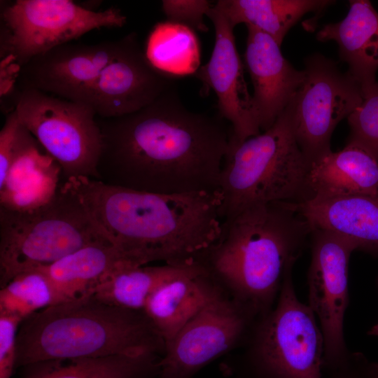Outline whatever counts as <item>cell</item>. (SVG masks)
<instances>
[{"label": "cell", "instance_id": "obj_4", "mask_svg": "<svg viewBox=\"0 0 378 378\" xmlns=\"http://www.w3.org/2000/svg\"><path fill=\"white\" fill-rule=\"evenodd\" d=\"M312 228L287 202L246 208L223 221L202 264L252 318L271 309Z\"/></svg>", "mask_w": 378, "mask_h": 378}, {"label": "cell", "instance_id": "obj_21", "mask_svg": "<svg viewBox=\"0 0 378 378\" xmlns=\"http://www.w3.org/2000/svg\"><path fill=\"white\" fill-rule=\"evenodd\" d=\"M122 264L127 263L110 243L99 241L36 269L49 279L56 304L94 295L108 274Z\"/></svg>", "mask_w": 378, "mask_h": 378}, {"label": "cell", "instance_id": "obj_13", "mask_svg": "<svg viewBox=\"0 0 378 378\" xmlns=\"http://www.w3.org/2000/svg\"><path fill=\"white\" fill-rule=\"evenodd\" d=\"M310 236L309 306L318 318L323 335V363H329L349 352L343 326L349 302V262L356 249L349 241L328 231L312 229Z\"/></svg>", "mask_w": 378, "mask_h": 378}, {"label": "cell", "instance_id": "obj_2", "mask_svg": "<svg viewBox=\"0 0 378 378\" xmlns=\"http://www.w3.org/2000/svg\"><path fill=\"white\" fill-rule=\"evenodd\" d=\"M64 183L102 235L132 266L201 263L222 234L220 190L167 195L85 176Z\"/></svg>", "mask_w": 378, "mask_h": 378}, {"label": "cell", "instance_id": "obj_16", "mask_svg": "<svg viewBox=\"0 0 378 378\" xmlns=\"http://www.w3.org/2000/svg\"><path fill=\"white\" fill-rule=\"evenodd\" d=\"M312 229L330 232L355 249L378 253V194L287 202Z\"/></svg>", "mask_w": 378, "mask_h": 378}, {"label": "cell", "instance_id": "obj_8", "mask_svg": "<svg viewBox=\"0 0 378 378\" xmlns=\"http://www.w3.org/2000/svg\"><path fill=\"white\" fill-rule=\"evenodd\" d=\"M286 275L276 306L255 328L245 363L250 378H323L324 344L316 316Z\"/></svg>", "mask_w": 378, "mask_h": 378}, {"label": "cell", "instance_id": "obj_11", "mask_svg": "<svg viewBox=\"0 0 378 378\" xmlns=\"http://www.w3.org/2000/svg\"><path fill=\"white\" fill-rule=\"evenodd\" d=\"M305 76L289 104L294 134L311 164L331 151L337 124L361 104L360 84L347 71L320 54L306 59Z\"/></svg>", "mask_w": 378, "mask_h": 378}, {"label": "cell", "instance_id": "obj_10", "mask_svg": "<svg viewBox=\"0 0 378 378\" xmlns=\"http://www.w3.org/2000/svg\"><path fill=\"white\" fill-rule=\"evenodd\" d=\"M1 16V57L12 55L21 66L93 29L126 22L120 9L96 11L70 0H16Z\"/></svg>", "mask_w": 378, "mask_h": 378}, {"label": "cell", "instance_id": "obj_19", "mask_svg": "<svg viewBox=\"0 0 378 378\" xmlns=\"http://www.w3.org/2000/svg\"><path fill=\"white\" fill-rule=\"evenodd\" d=\"M61 172L58 162L34 138L16 155L0 185V207L28 211L42 206L59 189Z\"/></svg>", "mask_w": 378, "mask_h": 378}, {"label": "cell", "instance_id": "obj_31", "mask_svg": "<svg viewBox=\"0 0 378 378\" xmlns=\"http://www.w3.org/2000/svg\"><path fill=\"white\" fill-rule=\"evenodd\" d=\"M22 321L0 314V378H11L16 368L17 336Z\"/></svg>", "mask_w": 378, "mask_h": 378}, {"label": "cell", "instance_id": "obj_22", "mask_svg": "<svg viewBox=\"0 0 378 378\" xmlns=\"http://www.w3.org/2000/svg\"><path fill=\"white\" fill-rule=\"evenodd\" d=\"M204 270L206 268L201 263L159 266L122 264L102 281L94 295L113 306L144 311L148 298L162 285L177 277Z\"/></svg>", "mask_w": 378, "mask_h": 378}, {"label": "cell", "instance_id": "obj_23", "mask_svg": "<svg viewBox=\"0 0 378 378\" xmlns=\"http://www.w3.org/2000/svg\"><path fill=\"white\" fill-rule=\"evenodd\" d=\"M160 358L145 354L47 360L25 366L23 378H154Z\"/></svg>", "mask_w": 378, "mask_h": 378}, {"label": "cell", "instance_id": "obj_20", "mask_svg": "<svg viewBox=\"0 0 378 378\" xmlns=\"http://www.w3.org/2000/svg\"><path fill=\"white\" fill-rule=\"evenodd\" d=\"M208 270L174 279L148 298L144 312L164 344L222 290Z\"/></svg>", "mask_w": 378, "mask_h": 378}, {"label": "cell", "instance_id": "obj_3", "mask_svg": "<svg viewBox=\"0 0 378 378\" xmlns=\"http://www.w3.org/2000/svg\"><path fill=\"white\" fill-rule=\"evenodd\" d=\"M135 33L94 44L69 43L22 66L17 84L90 107L101 118L136 111L175 87Z\"/></svg>", "mask_w": 378, "mask_h": 378}, {"label": "cell", "instance_id": "obj_17", "mask_svg": "<svg viewBox=\"0 0 378 378\" xmlns=\"http://www.w3.org/2000/svg\"><path fill=\"white\" fill-rule=\"evenodd\" d=\"M307 189L309 199L377 195L378 159L365 147L348 141L342 150H331L310 164Z\"/></svg>", "mask_w": 378, "mask_h": 378}, {"label": "cell", "instance_id": "obj_7", "mask_svg": "<svg viewBox=\"0 0 378 378\" xmlns=\"http://www.w3.org/2000/svg\"><path fill=\"white\" fill-rule=\"evenodd\" d=\"M99 241H108L65 183L36 209L15 211L0 207L1 287L20 273L49 265Z\"/></svg>", "mask_w": 378, "mask_h": 378}, {"label": "cell", "instance_id": "obj_28", "mask_svg": "<svg viewBox=\"0 0 378 378\" xmlns=\"http://www.w3.org/2000/svg\"><path fill=\"white\" fill-rule=\"evenodd\" d=\"M34 138L20 122L15 110L10 111L0 131V185L4 181L16 155Z\"/></svg>", "mask_w": 378, "mask_h": 378}, {"label": "cell", "instance_id": "obj_6", "mask_svg": "<svg viewBox=\"0 0 378 378\" xmlns=\"http://www.w3.org/2000/svg\"><path fill=\"white\" fill-rule=\"evenodd\" d=\"M309 166L296 141L288 105L267 130L230 144L220 178L223 221L252 206L308 200Z\"/></svg>", "mask_w": 378, "mask_h": 378}, {"label": "cell", "instance_id": "obj_26", "mask_svg": "<svg viewBox=\"0 0 378 378\" xmlns=\"http://www.w3.org/2000/svg\"><path fill=\"white\" fill-rule=\"evenodd\" d=\"M55 302L51 283L39 269L20 273L1 287L0 314L16 317L22 322Z\"/></svg>", "mask_w": 378, "mask_h": 378}, {"label": "cell", "instance_id": "obj_1", "mask_svg": "<svg viewBox=\"0 0 378 378\" xmlns=\"http://www.w3.org/2000/svg\"><path fill=\"white\" fill-rule=\"evenodd\" d=\"M222 119L188 109L176 87L133 113L97 117V180L167 195L219 190L230 139Z\"/></svg>", "mask_w": 378, "mask_h": 378}, {"label": "cell", "instance_id": "obj_14", "mask_svg": "<svg viewBox=\"0 0 378 378\" xmlns=\"http://www.w3.org/2000/svg\"><path fill=\"white\" fill-rule=\"evenodd\" d=\"M206 16L214 27V46L209 62L194 75L202 82L204 90L211 89L216 93L219 116L231 124L230 144L238 143L261 131L244 79L234 27L216 4Z\"/></svg>", "mask_w": 378, "mask_h": 378}, {"label": "cell", "instance_id": "obj_33", "mask_svg": "<svg viewBox=\"0 0 378 378\" xmlns=\"http://www.w3.org/2000/svg\"><path fill=\"white\" fill-rule=\"evenodd\" d=\"M368 334L370 335L377 336L378 337V323L375 324L368 332Z\"/></svg>", "mask_w": 378, "mask_h": 378}, {"label": "cell", "instance_id": "obj_32", "mask_svg": "<svg viewBox=\"0 0 378 378\" xmlns=\"http://www.w3.org/2000/svg\"><path fill=\"white\" fill-rule=\"evenodd\" d=\"M22 66L12 55L1 57L0 94L1 97L8 94L18 82Z\"/></svg>", "mask_w": 378, "mask_h": 378}, {"label": "cell", "instance_id": "obj_27", "mask_svg": "<svg viewBox=\"0 0 378 378\" xmlns=\"http://www.w3.org/2000/svg\"><path fill=\"white\" fill-rule=\"evenodd\" d=\"M347 120L349 141L365 147L378 159V83L363 92L361 104Z\"/></svg>", "mask_w": 378, "mask_h": 378}, {"label": "cell", "instance_id": "obj_9", "mask_svg": "<svg viewBox=\"0 0 378 378\" xmlns=\"http://www.w3.org/2000/svg\"><path fill=\"white\" fill-rule=\"evenodd\" d=\"M20 122L60 165L66 179H97L102 134L88 106L42 91L20 89L14 108Z\"/></svg>", "mask_w": 378, "mask_h": 378}, {"label": "cell", "instance_id": "obj_18", "mask_svg": "<svg viewBox=\"0 0 378 378\" xmlns=\"http://www.w3.org/2000/svg\"><path fill=\"white\" fill-rule=\"evenodd\" d=\"M349 5L346 16L323 26L316 38L337 43L340 59L365 92L377 83L378 12L368 0L349 1Z\"/></svg>", "mask_w": 378, "mask_h": 378}, {"label": "cell", "instance_id": "obj_25", "mask_svg": "<svg viewBox=\"0 0 378 378\" xmlns=\"http://www.w3.org/2000/svg\"><path fill=\"white\" fill-rule=\"evenodd\" d=\"M145 53L155 68L174 78L194 75L200 67V47L195 31L169 21L154 27Z\"/></svg>", "mask_w": 378, "mask_h": 378}, {"label": "cell", "instance_id": "obj_12", "mask_svg": "<svg viewBox=\"0 0 378 378\" xmlns=\"http://www.w3.org/2000/svg\"><path fill=\"white\" fill-rule=\"evenodd\" d=\"M251 318L221 291L166 344L159 377L192 378L239 341Z\"/></svg>", "mask_w": 378, "mask_h": 378}, {"label": "cell", "instance_id": "obj_29", "mask_svg": "<svg viewBox=\"0 0 378 378\" xmlns=\"http://www.w3.org/2000/svg\"><path fill=\"white\" fill-rule=\"evenodd\" d=\"M205 0H164L162 8L167 21L180 24L194 31H207L204 16L211 8Z\"/></svg>", "mask_w": 378, "mask_h": 378}, {"label": "cell", "instance_id": "obj_30", "mask_svg": "<svg viewBox=\"0 0 378 378\" xmlns=\"http://www.w3.org/2000/svg\"><path fill=\"white\" fill-rule=\"evenodd\" d=\"M327 378H378V364L363 354L349 351L337 361L323 365Z\"/></svg>", "mask_w": 378, "mask_h": 378}, {"label": "cell", "instance_id": "obj_5", "mask_svg": "<svg viewBox=\"0 0 378 378\" xmlns=\"http://www.w3.org/2000/svg\"><path fill=\"white\" fill-rule=\"evenodd\" d=\"M163 339L144 311L105 303L94 295L51 305L24 320L16 368L52 360L156 354Z\"/></svg>", "mask_w": 378, "mask_h": 378}, {"label": "cell", "instance_id": "obj_15", "mask_svg": "<svg viewBox=\"0 0 378 378\" xmlns=\"http://www.w3.org/2000/svg\"><path fill=\"white\" fill-rule=\"evenodd\" d=\"M244 59L253 85L252 101L260 131H266L290 104L304 81L270 35L246 25Z\"/></svg>", "mask_w": 378, "mask_h": 378}, {"label": "cell", "instance_id": "obj_24", "mask_svg": "<svg viewBox=\"0 0 378 378\" xmlns=\"http://www.w3.org/2000/svg\"><path fill=\"white\" fill-rule=\"evenodd\" d=\"M329 0H220L216 6L232 27L253 26L272 36L280 46L289 29L306 13H319Z\"/></svg>", "mask_w": 378, "mask_h": 378}]
</instances>
